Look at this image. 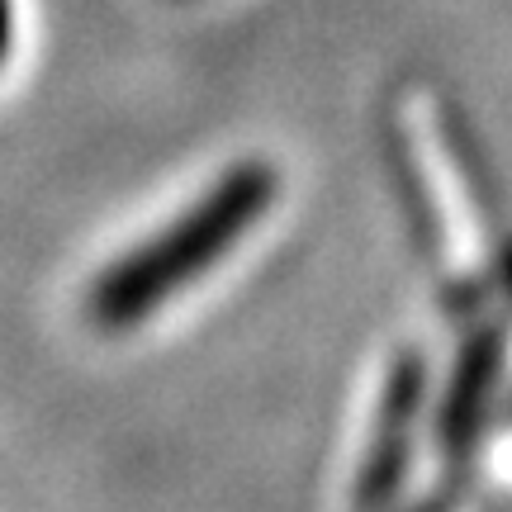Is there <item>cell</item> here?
Listing matches in <instances>:
<instances>
[{
	"instance_id": "6da1fadb",
	"label": "cell",
	"mask_w": 512,
	"mask_h": 512,
	"mask_svg": "<svg viewBox=\"0 0 512 512\" xmlns=\"http://www.w3.org/2000/svg\"><path fill=\"white\" fill-rule=\"evenodd\" d=\"M280 176L271 162H238L204 190L176 223H166L157 238L124 252L91 280L86 318L105 332L138 328L143 318L162 309L171 294L200 280L219 256L238 247L252 223L271 209Z\"/></svg>"
},
{
	"instance_id": "7a4b0ae2",
	"label": "cell",
	"mask_w": 512,
	"mask_h": 512,
	"mask_svg": "<svg viewBox=\"0 0 512 512\" xmlns=\"http://www.w3.org/2000/svg\"><path fill=\"white\" fill-rule=\"evenodd\" d=\"M418 399H422V361L418 356H399L394 370H389V384H384L366 465L356 475V512H384L399 494L403 470H408V451H413V427H418Z\"/></svg>"
},
{
	"instance_id": "3957f363",
	"label": "cell",
	"mask_w": 512,
	"mask_h": 512,
	"mask_svg": "<svg viewBox=\"0 0 512 512\" xmlns=\"http://www.w3.org/2000/svg\"><path fill=\"white\" fill-rule=\"evenodd\" d=\"M489 370H494V347L484 342V347L465 361L456 389H451V403H446V437L451 441H465L475 432V413H479L484 389H489Z\"/></svg>"
},
{
	"instance_id": "277c9868",
	"label": "cell",
	"mask_w": 512,
	"mask_h": 512,
	"mask_svg": "<svg viewBox=\"0 0 512 512\" xmlns=\"http://www.w3.org/2000/svg\"><path fill=\"white\" fill-rule=\"evenodd\" d=\"M10 43H15V10L10 0H0V62L10 57Z\"/></svg>"
}]
</instances>
